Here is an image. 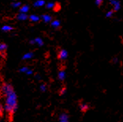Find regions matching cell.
<instances>
[{
    "instance_id": "21",
    "label": "cell",
    "mask_w": 123,
    "mask_h": 122,
    "mask_svg": "<svg viewBox=\"0 0 123 122\" xmlns=\"http://www.w3.org/2000/svg\"><path fill=\"white\" fill-rule=\"evenodd\" d=\"M4 113H5L4 106H3V104L0 102V117H2V116H3Z\"/></svg>"
},
{
    "instance_id": "19",
    "label": "cell",
    "mask_w": 123,
    "mask_h": 122,
    "mask_svg": "<svg viewBox=\"0 0 123 122\" xmlns=\"http://www.w3.org/2000/svg\"><path fill=\"white\" fill-rule=\"evenodd\" d=\"M45 6H46V7L47 8V9H54L55 7L56 6V4H55V2H47Z\"/></svg>"
},
{
    "instance_id": "9",
    "label": "cell",
    "mask_w": 123,
    "mask_h": 122,
    "mask_svg": "<svg viewBox=\"0 0 123 122\" xmlns=\"http://www.w3.org/2000/svg\"><path fill=\"white\" fill-rule=\"evenodd\" d=\"M13 29H14V28H13L12 25H2V28H1V30L2 31V32H4V33L12 32Z\"/></svg>"
},
{
    "instance_id": "23",
    "label": "cell",
    "mask_w": 123,
    "mask_h": 122,
    "mask_svg": "<svg viewBox=\"0 0 123 122\" xmlns=\"http://www.w3.org/2000/svg\"><path fill=\"white\" fill-rule=\"evenodd\" d=\"M34 78L36 79V80H40V79H41V76L39 75V74H36V75H34Z\"/></svg>"
},
{
    "instance_id": "20",
    "label": "cell",
    "mask_w": 123,
    "mask_h": 122,
    "mask_svg": "<svg viewBox=\"0 0 123 122\" xmlns=\"http://www.w3.org/2000/svg\"><path fill=\"white\" fill-rule=\"evenodd\" d=\"M47 85L46 84H44V83L40 84V90L41 92H43V93L46 92L47 91Z\"/></svg>"
},
{
    "instance_id": "15",
    "label": "cell",
    "mask_w": 123,
    "mask_h": 122,
    "mask_svg": "<svg viewBox=\"0 0 123 122\" xmlns=\"http://www.w3.org/2000/svg\"><path fill=\"white\" fill-rule=\"evenodd\" d=\"M7 49L8 46L6 44L4 43V42H0V53H5Z\"/></svg>"
},
{
    "instance_id": "4",
    "label": "cell",
    "mask_w": 123,
    "mask_h": 122,
    "mask_svg": "<svg viewBox=\"0 0 123 122\" xmlns=\"http://www.w3.org/2000/svg\"><path fill=\"white\" fill-rule=\"evenodd\" d=\"M58 56L60 60H66L68 57V52L66 49H61L58 52Z\"/></svg>"
},
{
    "instance_id": "13",
    "label": "cell",
    "mask_w": 123,
    "mask_h": 122,
    "mask_svg": "<svg viewBox=\"0 0 123 122\" xmlns=\"http://www.w3.org/2000/svg\"><path fill=\"white\" fill-rule=\"evenodd\" d=\"M111 4L114 6V10H118L121 7V5H120V2L118 1V0H110Z\"/></svg>"
},
{
    "instance_id": "25",
    "label": "cell",
    "mask_w": 123,
    "mask_h": 122,
    "mask_svg": "<svg viewBox=\"0 0 123 122\" xmlns=\"http://www.w3.org/2000/svg\"><path fill=\"white\" fill-rule=\"evenodd\" d=\"M103 1V0H96V5L99 6V5H100L102 3Z\"/></svg>"
},
{
    "instance_id": "18",
    "label": "cell",
    "mask_w": 123,
    "mask_h": 122,
    "mask_svg": "<svg viewBox=\"0 0 123 122\" xmlns=\"http://www.w3.org/2000/svg\"><path fill=\"white\" fill-rule=\"evenodd\" d=\"M80 109L82 112H85L88 109V106L85 103H82L80 105Z\"/></svg>"
},
{
    "instance_id": "16",
    "label": "cell",
    "mask_w": 123,
    "mask_h": 122,
    "mask_svg": "<svg viewBox=\"0 0 123 122\" xmlns=\"http://www.w3.org/2000/svg\"><path fill=\"white\" fill-rule=\"evenodd\" d=\"M51 25L54 29H58V28L60 27L61 22H60V21H58V20H53V21L51 22Z\"/></svg>"
},
{
    "instance_id": "7",
    "label": "cell",
    "mask_w": 123,
    "mask_h": 122,
    "mask_svg": "<svg viewBox=\"0 0 123 122\" xmlns=\"http://www.w3.org/2000/svg\"><path fill=\"white\" fill-rule=\"evenodd\" d=\"M58 121L59 122H69V116L66 113H62L59 115L58 117Z\"/></svg>"
},
{
    "instance_id": "14",
    "label": "cell",
    "mask_w": 123,
    "mask_h": 122,
    "mask_svg": "<svg viewBox=\"0 0 123 122\" xmlns=\"http://www.w3.org/2000/svg\"><path fill=\"white\" fill-rule=\"evenodd\" d=\"M66 77V73L64 70H60L58 73V79L60 81H64Z\"/></svg>"
},
{
    "instance_id": "1",
    "label": "cell",
    "mask_w": 123,
    "mask_h": 122,
    "mask_svg": "<svg viewBox=\"0 0 123 122\" xmlns=\"http://www.w3.org/2000/svg\"><path fill=\"white\" fill-rule=\"evenodd\" d=\"M0 92L4 97V109L9 117H12L18 111V98L12 84L4 83L0 86Z\"/></svg>"
},
{
    "instance_id": "26",
    "label": "cell",
    "mask_w": 123,
    "mask_h": 122,
    "mask_svg": "<svg viewBox=\"0 0 123 122\" xmlns=\"http://www.w3.org/2000/svg\"><path fill=\"white\" fill-rule=\"evenodd\" d=\"M13 1H20V0H13Z\"/></svg>"
},
{
    "instance_id": "24",
    "label": "cell",
    "mask_w": 123,
    "mask_h": 122,
    "mask_svg": "<svg viewBox=\"0 0 123 122\" xmlns=\"http://www.w3.org/2000/svg\"><path fill=\"white\" fill-rule=\"evenodd\" d=\"M112 14H113V11H109V12H107V14H106V16L107 17V18H110V17H111L112 16Z\"/></svg>"
},
{
    "instance_id": "2",
    "label": "cell",
    "mask_w": 123,
    "mask_h": 122,
    "mask_svg": "<svg viewBox=\"0 0 123 122\" xmlns=\"http://www.w3.org/2000/svg\"><path fill=\"white\" fill-rule=\"evenodd\" d=\"M19 72L25 74L28 76H31L33 75V70L32 68H30L28 66H22L19 68Z\"/></svg>"
},
{
    "instance_id": "11",
    "label": "cell",
    "mask_w": 123,
    "mask_h": 122,
    "mask_svg": "<svg viewBox=\"0 0 123 122\" xmlns=\"http://www.w3.org/2000/svg\"><path fill=\"white\" fill-rule=\"evenodd\" d=\"M44 5H46L45 0H36V1L33 2V7L36 8L42 7H43Z\"/></svg>"
},
{
    "instance_id": "5",
    "label": "cell",
    "mask_w": 123,
    "mask_h": 122,
    "mask_svg": "<svg viewBox=\"0 0 123 122\" xmlns=\"http://www.w3.org/2000/svg\"><path fill=\"white\" fill-rule=\"evenodd\" d=\"M34 56H35L34 52H27L25 53L23 56H22L21 59H22V60H30V59H32L33 57H34Z\"/></svg>"
},
{
    "instance_id": "6",
    "label": "cell",
    "mask_w": 123,
    "mask_h": 122,
    "mask_svg": "<svg viewBox=\"0 0 123 122\" xmlns=\"http://www.w3.org/2000/svg\"><path fill=\"white\" fill-rule=\"evenodd\" d=\"M16 18L18 19V21L24 22V21H26V20L29 19V15H28V14L18 13L16 16Z\"/></svg>"
},
{
    "instance_id": "8",
    "label": "cell",
    "mask_w": 123,
    "mask_h": 122,
    "mask_svg": "<svg viewBox=\"0 0 123 122\" xmlns=\"http://www.w3.org/2000/svg\"><path fill=\"white\" fill-rule=\"evenodd\" d=\"M40 19L45 23H49V22H52V17L51 15L47 14H42L40 16Z\"/></svg>"
},
{
    "instance_id": "3",
    "label": "cell",
    "mask_w": 123,
    "mask_h": 122,
    "mask_svg": "<svg viewBox=\"0 0 123 122\" xmlns=\"http://www.w3.org/2000/svg\"><path fill=\"white\" fill-rule=\"evenodd\" d=\"M29 44H32V45L36 44V45H38L39 47H42L43 45L44 42H43V39H42L41 37H36V38L31 39L29 41Z\"/></svg>"
},
{
    "instance_id": "22",
    "label": "cell",
    "mask_w": 123,
    "mask_h": 122,
    "mask_svg": "<svg viewBox=\"0 0 123 122\" xmlns=\"http://www.w3.org/2000/svg\"><path fill=\"white\" fill-rule=\"evenodd\" d=\"M66 88L65 87L62 88V89H61V90H60V95H64L66 93Z\"/></svg>"
},
{
    "instance_id": "10",
    "label": "cell",
    "mask_w": 123,
    "mask_h": 122,
    "mask_svg": "<svg viewBox=\"0 0 123 122\" xmlns=\"http://www.w3.org/2000/svg\"><path fill=\"white\" fill-rule=\"evenodd\" d=\"M29 10H30V7H29V5H28V4L22 5L21 7L19 8V13L28 14Z\"/></svg>"
},
{
    "instance_id": "12",
    "label": "cell",
    "mask_w": 123,
    "mask_h": 122,
    "mask_svg": "<svg viewBox=\"0 0 123 122\" xmlns=\"http://www.w3.org/2000/svg\"><path fill=\"white\" fill-rule=\"evenodd\" d=\"M29 20L31 22H34V23H36V22H40V17L36 15V14H30V15H29Z\"/></svg>"
},
{
    "instance_id": "17",
    "label": "cell",
    "mask_w": 123,
    "mask_h": 122,
    "mask_svg": "<svg viewBox=\"0 0 123 122\" xmlns=\"http://www.w3.org/2000/svg\"><path fill=\"white\" fill-rule=\"evenodd\" d=\"M21 1H13L11 3V7L13 8H20L21 7Z\"/></svg>"
}]
</instances>
